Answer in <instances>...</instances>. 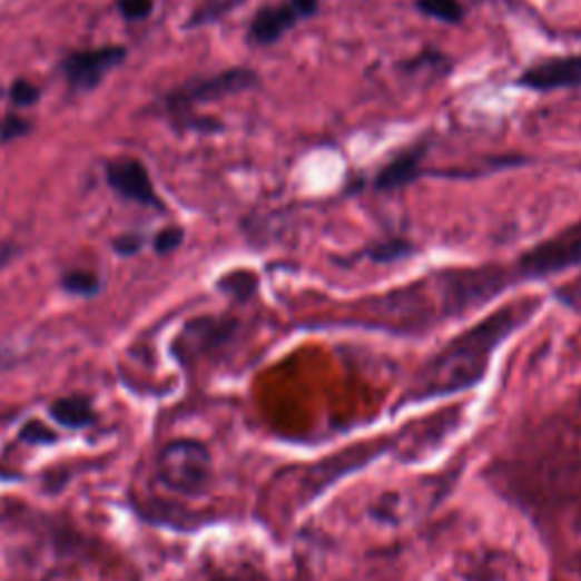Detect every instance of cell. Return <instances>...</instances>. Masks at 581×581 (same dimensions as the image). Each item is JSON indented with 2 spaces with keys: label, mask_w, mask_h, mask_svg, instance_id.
<instances>
[{
  "label": "cell",
  "mask_w": 581,
  "mask_h": 581,
  "mask_svg": "<svg viewBox=\"0 0 581 581\" xmlns=\"http://www.w3.org/2000/svg\"><path fill=\"white\" fill-rule=\"evenodd\" d=\"M105 173H107L109 187L119 196H124L126 200H132V203L146 205V207H157V209L164 207V203L159 200V196L155 191V185L148 176L146 166L139 159H135V157L111 159L107 164Z\"/></svg>",
  "instance_id": "10"
},
{
  "label": "cell",
  "mask_w": 581,
  "mask_h": 581,
  "mask_svg": "<svg viewBox=\"0 0 581 581\" xmlns=\"http://www.w3.org/2000/svg\"><path fill=\"white\" fill-rule=\"evenodd\" d=\"M28 132H30V124L26 119H21V116H8V119L3 121V128H0V137H3V141L19 139Z\"/></svg>",
  "instance_id": "20"
},
{
  "label": "cell",
  "mask_w": 581,
  "mask_h": 581,
  "mask_svg": "<svg viewBox=\"0 0 581 581\" xmlns=\"http://www.w3.org/2000/svg\"><path fill=\"white\" fill-rule=\"evenodd\" d=\"M257 87H262V78L257 71H253L248 67H235V69H225V71L185 82L183 87H178L176 91H170L166 96V107L170 109V114L185 116V114H191L200 105L216 102V100L237 96V93H244V91H250Z\"/></svg>",
  "instance_id": "5"
},
{
  "label": "cell",
  "mask_w": 581,
  "mask_h": 581,
  "mask_svg": "<svg viewBox=\"0 0 581 581\" xmlns=\"http://www.w3.org/2000/svg\"><path fill=\"white\" fill-rule=\"evenodd\" d=\"M543 307L541 296H522L509 301L482 321L473 323L416 373L406 400L423 402L443 395H454L477 386L493 362L498 347L520 327H525Z\"/></svg>",
  "instance_id": "2"
},
{
  "label": "cell",
  "mask_w": 581,
  "mask_h": 581,
  "mask_svg": "<svg viewBox=\"0 0 581 581\" xmlns=\"http://www.w3.org/2000/svg\"><path fill=\"white\" fill-rule=\"evenodd\" d=\"M62 286L69 290V294H76V296H93L100 282L96 275H91L87 270H73L62 277Z\"/></svg>",
  "instance_id": "14"
},
{
  "label": "cell",
  "mask_w": 581,
  "mask_h": 581,
  "mask_svg": "<svg viewBox=\"0 0 581 581\" xmlns=\"http://www.w3.org/2000/svg\"><path fill=\"white\" fill-rule=\"evenodd\" d=\"M128 57L124 46H102L91 50H78L65 57L62 73L73 91L96 89L116 67H121Z\"/></svg>",
  "instance_id": "9"
},
{
  "label": "cell",
  "mask_w": 581,
  "mask_h": 581,
  "mask_svg": "<svg viewBox=\"0 0 581 581\" xmlns=\"http://www.w3.org/2000/svg\"><path fill=\"white\" fill-rule=\"evenodd\" d=\"M414 253H416V248H414V244L410 239L391 235V237H384V239H377V242L368 244L353 259H362L364 257V259H368L373 264H395V262H402L406 257H412Z\"/></svg>",
  "instance_id": "11"
},
{
  "label": "cell",
  "mask_w": 581,
  "mask_h": 581,
  "mask_svg": "<svg viewBox=\"0 0 581 581\" xmlns=\"http://www.w3.org/2000/svg\"><path fill=\"white\" fill-rule=\"evenodd\" d=\"M157 473L166 489L183 495H200L214 477L211 452L194 439L170 441L157 456Z\"/></svg>",
  "instance_id": "4"
},
{
  "label": "cell",
  "mask_w": 581,
  "mask_h": 581,
  "mask_svg": "<svg viewBox=\"0 0 581 581\" xmlns=\"http://www.w3.org/2000/svg\"><path fill=\"white\" fill-rule=\"evenodd\" d=\"M513 85L534 93L581 89V52L543 57V60H536L528 69H522Z\"/></svg>",
  "instance_id": "8"
},
{
  "label": "cell",
  "mask_w": 581,
  "mask_h": 581,
  "mask_svg": "<svg viewBox=\"0 0 581 581\" xmlns=\"http://www.w3.org/2000/svg\"><path fill=\"white\" fill-rule=\"evenodd\" d=\"M183 242H185V229L178 225H170L159 232L152 246H155L157 255H168L173 250H178L183 246Z\"/></svg>",
  "instance_id": "17"
},
{
  "label": "cell",
  "mask_w": 581,
  "mask_h": 581,
  "mask_svg": "<svg viewBox=\"0 0 581 581\" xmlns=\"http://www.w3.org/2000/svg\"><path fill=\"white\" fill-rule=\"evenodd\" d=\"M239 3H244V0H207V3L203 8H198V12L194 14V26H200V23H211L216 19H220L223 14H227L232 8H237Z\"/></svg>",
  "instance_id": "16"
},
{
  "label": "cell",
  "mask_w": 581,
  "mask_h": 581,
  "mask_svg": "<svg viewBox=\"0 0 581 581\" xmlns=\"http://www.w3.org/2000/svg\"><path fill=\"white\" fill-rule=\"evenodd\" d=\"M513 266L480 264L434 270L410 284L373 296L357 307L366 312L368 325L386 329H430L477 312L518 286Z\"/></svg>",
  "instance_id": "1"
},
{
  "label": "cell",
  "mask_w": 581,
  "mask_h": 581,
  "mask_svg": "<svg viewBox=\"0 0 581 581\" xmlns=\"http://www.w3.org/2000/svg\"><path fill=\"white\" fill-rule=\"evenodd\" d=\"M511 266L520 284L548 282L581 268V218L522 250Z\"/></svg>",
  "instance_id": "3"
},
{
  "label": "cell",
  "mask_w": 581,
  "mask_h": 581,
  "mask_svg": "<svg viewBox=\"0 0 581 581\" xmlns=\"http://www.w3.org/2000/svg\"><path fill=\"white\" fill-rule=\"evenodd\" d=\"M141 244H144L141 237H137V235H126V237L114 242V248H116V253H121V255H135V253L141 248Z\"/></svg>",
  "instance_id": "21"
},
{
  "label": "cell",
  "mask_w": 581,
  "mask_h": 581,
  "mask_svg": "<svg viewBox=\"0 0 581 581\" xmlns=\"http://www.w3.org/2000/svg\"><path fill=\"white\" fill-rule=\"evenodd\" d=\"M52 416L67 427L80 430L93 421V410H91V404L82 397H65L52 404Z\"/></svg>",
  "instance_id": "13"
},
{
  "label": "cell",
  "mask_w": 581,
  "mask_h": 581,
  "mask_svg": "<svg viewBox=\"0 0 581 581\" xmlns=\"http://www.w3.org/2000/svg\"><path fill=\"white\" fill-rule=\"evenodd\" d=\"M10 98L17 107H30L39 100V89L28 80H17L10 89Z\"/></svg>",
  "instance_id": "19"
},
{
  "label": "cell",
  "mask_w": 581,
  "mask_h": 581,
  "mask_svg": "<svg viewBox=\"0 0 581 581\" xmlns=\"http://www.w3.org/2000/svg\"><path fill=\"white\" fill-rule=\"evenodd\" d=\"M430 146H432V137L423 135L414 144L397 150L391 159H386L375 170V176L371 180V189L377 194H393V191H402L406 187L416 185L421 178L427 176L425 159H427Z\"/></svg>",
  "instance_id": "7"
},
{
  "label": "cell",
  "mask_w": 581,
  "mask_h": 581,
  "mask_svg": "<svg viewBox=\"0 0 581 581\" xmlns=\"http://www.w3.org/2000/svg\"><path fill=\"white\" fill-rule=\"evenodd\" d=\"M116 8H119V12L126 21H144L152 14L155 3L152 0H119Z\"/></svg>",
  "instance_id": "18"
},
{
  "label": "cell",
  "mask_w": 581,
  "mask_h": 581,
  "mask_svg": "<svg viewBox=\"0 0 581 581\" xmlns=\"http://www.w3.org/2000/svg\"><path fill=\"white\" fill-rule=\"evenodd\" d=\"M414 10L443 26H459L466 19V6L461 0H414Z\"/></svg>",
  "instance_id": "12"
},
{
  "label": "cell",
  "mask_w": 581,
  "mask_h": 581,
  "mask_svg": "<svg viewBox=\"0 0 581 581\" xmlns=\"http://www.w3.org/2000/svg\"><path fill=\"white\" fill-rule=\"evenodd\" d=\"M552 296L565 309H570L574 314H581V275H577L574 279L565 282V284H559L552 290Z\"/></svg>",
  "instance_id": "15"
},
{
  "label": "cell",
  "mask_w": 581,
  "mask_h": 581,
  "mask_svg": "<svg viewBox=\"0 0 581 581\" xmlns=\"http://www.w3.org/2000/svg\"><path fill=\"white\" fill-rule=\"evenodd\" d=\"M318 14L321 0H275L253 14L246 28V43L250 48H270Z\"/></svg>",
  "instance_id": "6"
}]
</instances>
